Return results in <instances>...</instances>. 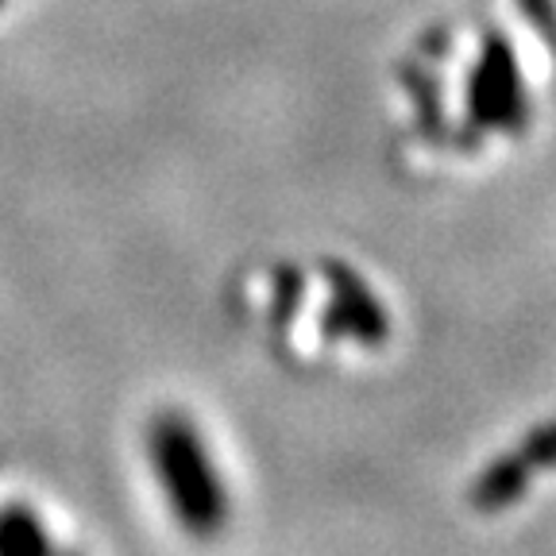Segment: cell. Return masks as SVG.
<instances>
[{"mask_svg":"<svg viewBox=\"0 0 556 556\" xmlns=\"http://www.w3.org/2000/svg\"><path fill=\"white\" fill-rule=\"evenodd\" d=\"M151 456H155V468L163 476L166 495H170L178 518L193 533L220 530V521H225V491H220V479L208 468V456L190 421H182V417H159V426L151 429Z\"/></svg>","mask_w":556,"mask_h":556,"instance_id":"cell-1","label":"cell"},{"mask_svg":"<svg viewBox=\"0 0 556 556\" xmlns=\"http://www.w3.org/2000/svg\"><path fill=\"white\" fill-rule=\"evenodd\" d=\"M526 483H530V464H526V456H521V452L503 456V460H495L476 479V486H471V506L483 514L506 510V506L526 495Z\"/></svg>","mask_w":556,"mask_h":556,"instance_id":"cell-4","label":"cell"},{"mask_svg":"<svg viewBox=\"0 0 556 556\" xmlns=\"http://www.w3.org/2000/svg\"><path fill=\"white\" fill-rule=\"evenodd\" d=\"M471 121L483 128H514L526 116V97H521L518 62L503 35H486L483 59L471 74L468 93Z\"/></svg>","mask_w":556,"mask_h":556,"instance_id":"cell-2","label":"cell"},{"mask_svg":"<svg viewBox=\"0 0 556 556\" xmlns=\"http://www.w3.org/2000/svg\"><path fill=\"white\" fill-rule=\"evenodd\" d=\"M47 548L51 541L35 514H27L24 506L0 514V553H47Z\"/></svg>","mask_w":556,"mask_h":556,"instance_id":"cell-5","label":"cell"},{"mask_svg":"<svg viewBox=\"0 0 556 556\" xmlns=\"http://www.w3.org/2000/svg\"><path fill=\"white\" fill-rule=\"evenodd\" d=\"M278 309H282V321H287L290 313H294V305H298V294H302V278H298V270L294 267H282V278H278Z\"/></svg>","mask_w":556,"mask_h":556,"instance_id":"cell-7","label":"cell"},{"mask_svg":"<svg viewBox=\"0 0 556 556\" xmlns=\"http://www.w3.org/2000/svg\"><path fill=\"white\" fill-rule=\"evenodd\" d=\"M325 275H329V287L337 290V302L325 313V332H329V337L352 332V337H359L364 344H382V337H387V317H382L371 290H367L348 267H340V263H325Z\"/></svg>","mask_w":556,"mask_h":556,"instance_id":"cell-3","label":"cell"},{"mask_svg":"<svg viewBox=\"0 0 556 556\" xmlns=\"http://www.w3.org/2000/svg\"><path fill=\"white\" fill-rule=\"evenodd\" d=\"M518 452L526 456V464H530V468H556V421H553V426H545V429H538V433L521 444Z\"/></svg>","mask_w":556,"mask_h":556,"instance_id":"cell-6","label":"cell"}]
</instances>
